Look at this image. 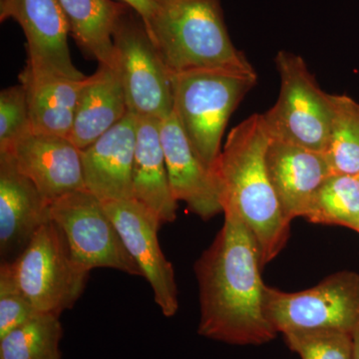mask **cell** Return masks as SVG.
<instances>
[{"instance_id":"obj_5","label":"cell","mask_w":359,"mask_h":359,"mask_svg":"<svg viewBox=\"0 0 359 359\" xmlns=\"http://www.w3.org/2000/svg\"><path fill=\"white\" fill-rule=\"evenodd\" d=\"M276 66L280 95L263 114L269 137L325 153L334 114L332 94L320 88L301 55L278 51Z\"/></svg>"},{"instance_id":"obj_22","label":"cell","mask_w":359,"mask_h":359,"mask_svg":"<svg viewBox=\"0 0 359 359\" xmlns=\"http://www.w3.org/2000/svg\"><path fill=\"white\" fill-rule=\"evenodd\" d=\"M304 219L359 233V176L332 174L314 196Z\"/></svg>"},{"instance_id":"obj_12","label":"cell","mask_w":359,"mask_h":359,"mask_svg":"<svg viewBox=\"0 0 359 359\" xmlns=\"http://www.w3.org/2000/svg\"><path fill=\"white\" fill-rule=\"evenodd\" d=\"M50 203L21 173L11 153H0V255L16 259L37 231L52 221Z\"/></svg>"},{"instance_id":"obj_25","label":"cell","mask_w":359,"mask_h":359,"mask_svg":"<svg viewBox=\"0 0 359 359\" xmlns=\"http://www.w3.org/2000/svg\"><path fill=\"white\" fill-rule=\"evenodd\" d=\"M32 133L27 94L22 84L0 92V153L11 152L14 146Z\"/></svg>"},{"instance_id":"obj_24","label":"cell","mask_w":359,"mask_h":359,"mask_svg":"<svg viewBox=\"0 0 359 359\" xmlns=\"http://www.w3.org/2000/svg\"><path fill=\"white\" fill-rule=\"evenodd\" d=\"M302 359H354L353 334L334 330H297L283 334Z\"/></svg>"},{"instance_id":"obj_21","label":"cell","mask_w":359,"mask_h":359,"mask_svg":"<svg viewBox=\"0 0 359 359\" xmlns=\"http://www.w3.org/2000/svg\"><path fill=\"white\" fill-rule=\"evenodd\" d=\"M60 316L39 313L0 337V359H62Z\"/></svg>"},{"instance_id":"obj_15","label":"cell","mask_w":359,"mask_h":359,"mask_svg":"<svg viewBox=\"0 0 359 359\" xmlns=\"http://www.w3.org/2000/svg\"><path fill=\"white\" fill-rule=\"evenodd\" d=\"M7 153L50 204L86 189L81 150L68 137L32 132Z\"/></svg>"},{"instance_id":"obj_29","label":"cell","mask_w":359,"mask_h":359,"mask_svg":"<svg viewBox=\"0 0 359 359\" xmlns=\"http://www.w3.org/2000/svg\"><path fill=\"white\" fill-rule=\"evenodd\" d=\"M4 1V0H0V2Z\"/></svg>"},{"instance_id":"obj_2","label":"cell","mask_w":359,"mask_h":359,"mask_svg":"<svg viewBox=\"0 0 359 359\" xmlns=\"http://www.w3.org/2000/svg\"><path fill=\"white\" fill-rule=\"evenodd\" d=\"M269 142L263 114L250 116L231 130L215 168L223 212H237L249 226L263 266L285 249L290 231L266 171Z\"/></svg>"},{"instance_id":"obj_3","label":"cell","mask_w":359,"mask_h":359,"mask_svg":"<svg viewBox=\"0 0 359 359\" xmlns=\"http://www.w3.org/2000/svg\"><path fill=\"white\" fill-rule=\"evenodd\" d=\"M146 27L171 74L195 70L256 73L231 41L221 0H162Z\"/></svg>"},{"instance_id":"obj_1","label":"cell","mask_w":359,"mask_h":359,"mask_svg":"<svg viewBox=\"0 0 359 359\" xmlns=\"http://www.w3.org/2000/svg\"><path fill=\"white\" fill-rule=\"evenodd\" d=\"M223 212V228L195 264L198 334L233 346H262L278 332L264 313L259 245L237 212Z\"/></svg>"},{"instance_id":"obj_26","label":"cell","mask_w":359,"mask_h":359,"mask_svg":"<svg viewBox=\"0 0 359 359\" xmlns=\"http://www.w3.org/2000/svg\"><path fill=\"white\" fill-rule=\"evenodd\" d=\"M21 290L9 262L0 266V337L39 313Z\"/></svg>"},{"instance_id":"obj_27","label":"cell","mask_w":359,"mask_h":359,"mask_svg":"<svg viewBox=\"0 0 359 359\" xmlns=\"http://www.w3.org/2000/svg\"><path fill=\"white\" fill-rule=\"evenodd\" d=\"M118 1L131 7L141 16L142 20L147 26L159 9L162 0H118Z\"/></svg>"},{"instance_id":"obj_18","label":"cell","mask_w":359,"mask_h":359,"mask_svg":"<svg viewBox=\"0 0 359 359\" xmlns=\"http://www.w3.org/2000/svg\"><path fill=\"white\" fill-rule=\"evenodd\" d=\"M128 112L117 66L99 65L96 72L85 79L68 138L84 150Z\"/></svg>"},{"instance_id":"obj_14","label":"cell","mask_w":359,"mask_h":359,"mask_svg":"<svg viewBox=\"0 0 359 359\" xmlns=\"http://www.w3.org/2000/svg\"><path fill=\"white\" fill-rule=\"evenodd\" d=\"M269 178L285 218H304L314 196L332 175L323 152L271 139L266 153Z\"/></svg>"},{"instance_id":"obj_8","label":"cell","mask_w":359,"mask_h":359,"mask_svg":"<svg viewBox=\"0 0 359 359\" xmlns=\"http://www.w3.org/2000/svg\"><path fill=\"white\" fill-rule=\"evenodd\" d=\"M117 69L128 111L137 117L164 120L173 113L172 74L145 22L126 6L114 32Z\"/></svg>"},{"instance_id":"obj_6","label":"cell","mask_w":359,"mask_h":359,"mask_svg":"<svg viewBox=\"0 0 359 359\" xmlns=\"http://www.w3.org/2000/svg\"><path fill=\"white\" fill-rule=\"evenodd\" d=\"M9 263L34 309L58 316L76 304L89 275L73 259L65 233L53 221L43 224L20 256Z\"/></svg>"},{"instance_id":"obj_4","label":"cell","mask_w":359,"mask_h":359,"mask_svg":"<svg viewBox=\"0 0 359 359\" xmlns=\"http://www.w3.org/2000/svg\"><path fill=\"white\" fill-rule=\"evenodd\" d=\"M257 80V73L224 70L172 74L175 117L195 152L214 173L226 124Z\"/></svg>"},{"instance_id":"obj_17","label":"cell","mask_w":359,"mask_h":359,"mask_svg":"<svg viewBox=\"0 0 359 359\" xmlns=\"http://www.w3.org/2000/svg\"><path fill=\"white\" fill-rule=\"evenodd\" d=\"M161 121L138 117L133 165L135 200L157 217L161 224L173 223L177 203L170 185L164 149L161 140Z\"/></svg>"},{"instance_id":"obj_20","label":"cell","mask_w":359,"mask_h":359,"mask_svg":"<svg viewBox=\"0 0 359 359\" xmlns=\"http://www.w3.org/2000/svg\"><path fill=\"white\" fill-rule=\"evenodd\" d=\"M33 133L69 137L84 80L39 78L21 72Z\"/></svg>"},{"instance_id":"obj_19","label":"cell","mask_w":359,"mask_h":359,"mask_svg":"<svg viewBox=\"0 0 359 359\" xmlns=\"http://www.w3.org/2000/svg\"><path fill=\"white\" fill-rule=\"evenodd\" d=\"M70 34L99 65L116 67L114 32L126 4L113 0H59Z\"/></svg>"},{"instance_id":"obj_16","label":"cell","mask_w":359,"mask_h":359,"mask_svg":"<svg viewBox=\"0 0 359 359\" xmlns=\"http://www.w3.org/2000/svg\"><path fill=\"white\" fill-rule=\"evenodd\" d=\"M160 130L175 199L204 221L223 212L216 175L195 152L174 113L161 121Z\"/></svg>"},{"instance_id":"obj_13","label":"cell","mask_w":359,"mask_h":359,"mask_svg":"<svg viewBox=\"0 0 359 359\" xmlns=\"http://www.w3.org/2000/svg\"><path fill=\"white\" fill-rule=\"evenodd\" d=\"M138 117L127 113L81 150L85 188L102 202L135 199L133 165Z\"/></svg>"},{"instance_id":"obj_7","label":"cell","mask_w":359,"mask_h":359,"mask_svg":"<svg viewBox=\"0 0 359 359\" xmlns=\"http://www.w3.org/2000/svg\"><path fill=\"white\" fill-rule=\"evenodd\" d=\"M264 309L278 334L334 330L353 334L359 327V275L339 271L297 292L266 285Z\"/></svg>"},{"instance_id":"obj_11","label":"cell","mask_w":359,"mask_h":359,"mask_svg":"<svg viewBox=\"0 0 359 359\" xmlns=\"http://www.w3.org/2000/svg\"><path fill=\"white\" fill-rule=\"evenodd\" d=\"M125 247L150 283L156 304L171 318L179 309L178 290L174 268L161 250L157 217L137 200L102 202Z\"/></svg>"},{"instance_id":"obj_28","label":"cell","mask_w":359,"mask_h":359,"mask_svg":"<svg viewBox=\"0 0 359 359\" xmlns=\"http://www.w3.org/2000/svg\"><path fill=\"white\" fill-rule=\"evenodd\" d=\"M354 359H359V327L353 334Z\"/></svg>"},{"instance_id":"obj_23","label":"cell","mask_w":359,"mask_h":359,"mask_svg":"<svg viewBox=\"0 0 359 359\" xmlns=\"http://www.w3.org/2000/svg\"><path fill=\"white\" fill-rule=\"evenodd\" d=\"M334 114L325 155L332 174L359 176V103L332 94Z\"/></svg>"},{"instance_id":"obj_10","label":"cell","mask_w":359,"mask_h":359,"mask_svg":"<svg viewBox=\"0 0 359 359\" xmlns=\"http://www.w3.org/2000/svg\"><path fill=\"white\" fill-rule=\"evenodd\" d=\"M13 20L22 28L27 60L22 73L33 77L84 80L73 65L69 26L59 0H4L0 21Z\"/></svg>"},{"instance_id":"obj_9","label":"cell","mask_w":359,"mask_h":359,"mask_svg":"<svg viewBox=\"0 0 359 359\" xmlns=\"http://www.w3.org/2000/svg\"><path fill=\"white\" fill-rule=\"evenodd\" d=\"M50 216L65 233L73 259L85 271L108 268L143 276L102 201L86 189L52 203Z\"/></svg>"}]
</instances>
